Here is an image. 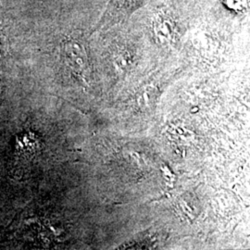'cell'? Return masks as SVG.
Here are the masks:
<instances>
[{"label": "cell", "instance_id": "cell-1", "mask_svg": "<svg viewBox=\"0 0 250 250\" xmlns=\"http://www.w3.org/2000/svg\"><path fill=\"white\" fill-rule=\"evenodd\" d=\"M63 58L66 65L77 77L87 81L90 76V63L84 45L78 40L70 39L63 45Z\"/></svg>", "mask_w": 250, "mask_h": 250}, {"label": "cell", "instance_id": "cell-2", "mask_svg": "<svg viewBox=\"0 0 250 250\" xmlns=\"http://www.w3.org/2000/svg\"><path fill=\"white\" fill-rule=\"evenodd\" d=\"M152 27L155 36L161 42H169L174 36V23L165 14H157L152 20Z\"/></svg>", "mask_w": 250, "mask_h": 250}, {"label": "cell", "instance_id": "cell-3", "mask_svg": "<svg viewBox=\"0 0 250 250\" xmlns=\"http://www.w3.org/2000/svg\"><path fill=\"white\" fill-rule=\"evenodd\" d=\"M249 0H224L225 5L233 10H242L248 6Z\"/></svg>", "mask_w": 250, "mask_h": 250}, {"label": "cell", "instance_id": "cell-4", "mask_svg": "<svg viewBox=\"0 0 250 250\" xmlns=\"http://www.w3.org/2000/svg\"><path fill=\"white\" fill-rule=\"evenodd\" d=\"M137 0H114V5L115 6H124L127 5L129 6L131 4V2H135Z\"/></svg>", "mask_w": 250, "mask_h": 250}, {"label": "cell", "instance_id": "cell-5", "mask_svg": "<svg viewBox=\"0 0 250 250\" xmlns=\"http://www.w3.org/2000/svg\"><path fill=\"white\" fill-rule=\"evenodd\" d=\"M0 53H1V41H0Z\"/></svg>", "mask_w": 250, "mask_h": 250}]
</instances>
